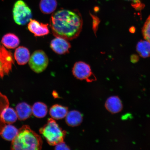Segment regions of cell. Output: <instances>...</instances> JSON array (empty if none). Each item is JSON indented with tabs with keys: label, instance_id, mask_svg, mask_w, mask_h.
Instances as JSON below:
<instances>
[{
	"label": "cell",
	"instance_id": "cell-10",
	"mask_svg": "<svg viewBox=\"0 0 150 150\" xmlns=\"http://www.w3.org/2000/svg\"><path fill=\"white\" fill-rule=\"evenodd\" d=\"M105 106L108 112L113 114L119 113L123 108L121 99L116 96L110 97L107 99Z\"/></svg>",
	"mask_w": 150,
	"mask_h": 150
},
{
	"label": "cell",
	"instance_id": "cell-9",
	"mask_svg": "<svg viewBox=\"0 0 150 150\" xmlns=\"http://www.w3.org/2000/svg\"><path fill=\"white\" fill-rule=\"evenodd\" d=\"M48 24L40 23L37 21L31 19L28 23L29 30L33 34L35 37H42L50 33Z\"/></svg>",
	"mask_w": 150,
	"mask_h": 150
},
{
	"label": "cell",
	"instance_id": "cell-2",
	"mask_svg": "<svg viewBox=\"0 0 150 150\" xmlns=\"http://www.w3.org/2000/svg\"><path fill=\"white\" fill-rule=\"evenodd\" d=\"M42 140L40 136L24 125L19 129L17 135L12 141V150H39L42 149Z\"/></svg>",
	"mask_w": 150,
	"mask_h": 150
},
{
	"label": "cell",
	"instance_id": "cell-25",
	"mask_svg": "<svg viewBox=\"0 0 150 150\" xmlns=\"http://www.w3.org/2000/svg\"><path fill=\"white\" fill-rule=\"evenodd\" d=\"M139 57L136 54H133L131 56L130 60L131 62L133 63H135L139 60Z\"/></svg>",
	"mask_w": 150,
	"mask_h": 150
},
{
	"label": "cell",
	"instance_id": "cell-11",
	"mask_svg": "<svg viewBox=\"0 0 150 150\" xmlns=\"http://www.w3.org/2000/svg\"><path fill=\"white\" fill-rule=\"evenodd\" d=\"M14 57L18 64L22 65L26 64L29 61L30 56L27 48L20 46L15 50Z\"/></svg>",
	"mask_w": 150,
	"mask_h": 150
},
{
	"label": "cell",
	"instance_id": "cell-6",
	"mask_svg": "<svg viewBox=\"0 0 150 150\" xmlns=\"http://www.w3.org/2000/svg\"><path fill=\"white\" fill-rule=\"evenodd\" d=\"M73 75L77 79L85 80L91 82L96 80V78L92 71L91 67L87 63L82 61L76 62L73 67Z\"/></svg>",
	"mask_w": 150,
	"mask_h": 150
},
{
	"label": "cell",
	"instance_id": "cell-13",
	"mask_svg": "<svg viewBox=\"0 0 150 150\" xmlns=\"http://www.w3.org/2000/svg\"><path fill=\"white\" fill-rule=\"evenodd\" d=\"M65 117L66 122L70 127L77 126L80 125L83 121L82 114L80 112L76 110L68 112Z\"/></svg>",
	"mask_w": 150,
	"mask_h": 150
},
{
	"label": "cell",
	"instance_id": "cell-14",
	"mask_svg": "<svg viewBox=\"0 0 150 150\" xmlns=\"http://www.w3.org/2000/svg\"><path fill=\"white\" fill-rule=\"evenodd\" d=\"M1 43L6 48L14 49L18 46L20 40L18 37L14 34L8 33L3 37Z\"/></svg>",
	"mask_w": 150,
	"mask_h": 150
},
{
	"label": "cell",
	"instance_id": "cell-20",
	"mask_svg": "<svg viewBox=\"0 0 150 150\" xmlns=\"http://www.w3.org/2000/svg\"><path fill=\"white\" fill-rule=\"evenodd\" d=\"M136 50L141 57H149L150 56V43L147 40H140L137 44Z\"/></svg>",
	"mask_w": 150,
	"mask_h": 150
},
{
	"label": "cell",
	"instance_id": "cell-3",
	"mask_svg": "<svg viewBox=\"0 0 150 150\" xmlns=\"http://www.w3.org/2000/svg\"><path fill=\"white\" fill-rule=\"evenodd\" d=\"M39 132L50 145L53 146L64 142L66 134V131L53 119H49L46 124L40 129Z\"/></svg>",
	"mask_w": 150,
	"mask_h": 150
},
{
	"label": "cell",
	"instance_id": "cell-12",
	"mask_svg": "<svg viewBox=\"0 0 150 150\" xmlns=\"http://www.w3.org/2000/svg\"><path fill=\"white\" fill-rule=\"evenodd\" d=\"M16 110L18 119L21 121L28 119L33 114L32 108L25 102L19 103L16 107Z\"/></svg>",
	"mask_w": 150,
	"mask_h": 150
},
{
	"label": "cell",
	"instance_id": "cell-17",
	"mask_svg": "<svg viewBox=\"0 0 150 150\" xmlns=\"http://www.w3.org/2000/svg\"><path fill=\"white\" fill-rule=\"evenodd\" d=\"M1 116L4 122L8 124L14 123L18 118L16 110L9 106L3 110Z\"/></svg>",
	"mask_w": 150,
	"mask_h": 150
},
{
	"label": "cell",
	"instance_id": "cell-23",
	"mask_svg": "<svg viewBox=\"0 0 150 150\" xmlns=\"http://www.w3.org/2000/svg\"><path fill=\"white\" fill-rule=\"evenodd\" d=\"M91 17L93 19V29L94 33L96 34L97 29H98L99 24L100 23V21L97 16H94V15H93L91 14Z\"/></svg>",
	"mask_w": 150,
	"mask_h": 150
},
{
	"label": "cell",
	"instance_id": "cell-4",
	"mask_svg": "<svg viewBox=\"0 0 150 150\" xmlns=\"http://www.w3.org/2000/svg\"><path fill=\"white\" fill-rule=\"evenodd\" d=\"M13 15L15 22L19 25H25L32 18L31 9L22 0H18L14 4Z\"/></svg>",
	"mask_w": 150,
	"mask_h": 150
},
{
	"label": "cell",
	"instance_id": "cell-19",
	"mask_svg": "<svg viewBox=\"0 0 150 150\" xmlns=\"http://www.w3.org/2000/svg\"><path fill=\"white\" fill-rule=\"evenodd\" d=\"M32 108L33 114L35 117L39 118L44 117L47 113V107L44 103L41 102L35 103Z\"/></svg>",
	"mask_w": 150,
	"mask_h": 150
},
{
	"label": "cell",
	"instance_id": "cell-18",
	"mask_svg": "<svg viewBox=\"0 0 150 150\" xmlns=\"http://www.w3.org/2000/svg\"><path fill=\"white\" fill-rule=\"evenodd\" d=\"M18 132V130L16 127L9 124L6 125L1 136L4 139L12 141L17 135Z\"/></svg>",
	"mask_w": 150,
	"mask_h": 150
},
{
	"label": "cell",
	"instance_id": "cell-15",
	"mask_svg": "<svg viewBox=\"0 0 150 150\" xmlns=\"http://www.w3.org/2000/svg\"><path fill=\"white\" fill-rule=\"evenodd\" d=\"M68 112L67 107L59 104H55L50 109V115L52 119L56 120L63 119L66 117Z\"/></svg>",
	"mask_w": 150,
	"mask_h": 150
},
{
	"label": "cell",
	"instance_id": "cell-22",
	"mask_svg": "<svg viewBox=\"0 0 150 150\" xmlns=\"http://www.w3.org/2000/svg\"><path fill=\"white\" fill-rule=\"evenodd\" d=\"M144 38L150 43V16L146 20L142 29Z\"/></svg>",
	"mask_w": 150,
	"mask_h": 150
},
{
	"label": "cell",
	"instance_id": "cell-16",
	"mask_svg": "<svg viewBox=\"0 0 150 150\" xmlns=\"http://www.w3.org/2000/svg\"><path fill=\"white\" fill-rule=\"evenodd\" d=\"M57 6L56 0H41L39 8L43 13L49 14L55 11Z\"/></svg>",
	"mask_w": 150,
	"mask_h": 150
},
{
	"label": "cell",
	"instance_id": "cell-21",
	"mask_svg": "<svg viewBox=\"0 0 150 150\" xmlns=\"http://www.w3.org/2000/svg\"><path fill=\"white\" fill-rule=\"evenodd\" d=\"M9 105L8 99L6 96L0 92V135L6 125L1 118V113Z\"/></svg>",
	"mask_w": 150,
	"mask_h": 150
},
{
	"label": "cell",
	"instance_id": "cell-8",
	"mask_svg": "<svg viewBox=\"0 0 150 150\" xmlns=\"http://www.w3.org/2000/svg\"><path fill=\"white\" fill-rule=\"evenodd\" d=\"M50 47L56 53L64 55L69 53L71 45L67 39L61 37H56L51 41Z\"/></svg>",
	"mask_w": 150,
	"mask_h": 150
},
{
	"label": "cell",
	"instance_id": "cell-27",
	"mask_svg": "<svg viewBox=\"0 0 150 150\" xmlns=\"http://www.w3.org/2000/svg\"><path fill=\"white\" fill-rule=\"evenodd\" d=\"M129 31L131 33H134L136 31L135 28L134 27H131L129 29Z\"/></svg>",
	"mask_w": 150,
	"mask_h": 150
},
{
	"label": "cell",
	"instance_id": "cell-24",
	"mask_svg": "<svg viewBox=\"0 0 150 150\" xmlns=\"http://www.w3.org/2000/svg\"><path fill=\"white\" fill-rule=\"evenodd\" d=\"M55 149L56 150H69L70 148L63 142L58 144L55 146Z\"/></svg>",
	"mask_w": 150,
	"mask_h": 150
},
{
	"label": "cell",
	"instance_id": "cell-26",
	"mask_svg": "<svg viewBox=\"0 0 150 150\" xmlns=\"http://www.w3.org/2000/svg\"><path fill=\"white\" fill-rule=\"evenodd\" d=\"M127 1H132L134 3V6L136 8H138L141 6L139 0H127Z\"/></svg>",
	"mask_w": 150,
	"mask_h": 150
},
{
	"label": "cell",
	"instance_id": "cell-7",
	"mask_svg": "<svg viewBox=\"0 0 150 150\" xmlns=\"http://www.w3.org/2000/svg\"><path fill=\"white\" fill-rule=\"evenodd\" d=\"M14 64L13 54L3 45H0V79L8 75Z\"/></svg>",
	"mask_w": 150,
	"mask_h": 150
},
{
	"label": "cell",
	"instance_id": "cell-1",
	"mask_svg": "<svg viewBox=\"0 0 150 150\" xmlns=\"http://www.w3.org/2000/svg\"><path fill=\"white\" fill-rule=\"evenodd\" d=\"M50 23L54 36L72 40L79 35L83 22L78 11L62 9L52 14Z\"/></svg>",
	"mask_w": 150,
	"mask_h": 150
},
{
	"label": "cell",
	"instance_id": "cell-5",
	"mask_svg": "<svg viewBox=\"0 0 150 150\" xmlns=\"http://www.w3.org/2000/svg\"><path fill=\"white\" fill-rule=\"evenodd\" d=\"M29 64L30 68L33 72L40 74L45 70L48 67V56L42 50H36L30 57Z\"/></svg>",
	"mask_w": 150,
	"mask_h": 150
}]
</instances>
